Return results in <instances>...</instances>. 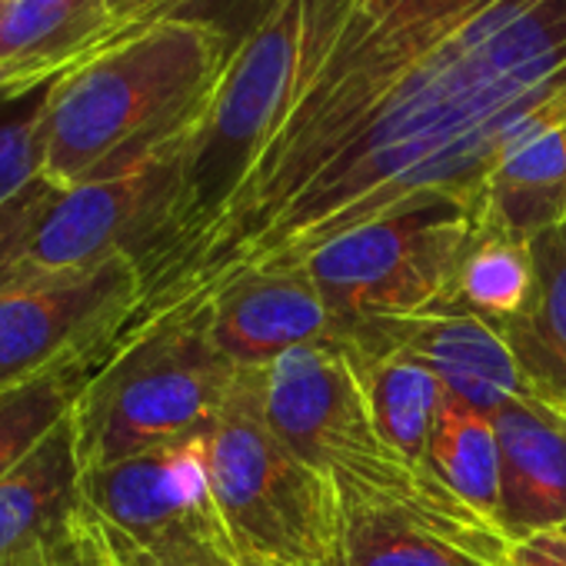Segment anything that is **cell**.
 <instances>
[{"label":"cell","mask_w":566,"mask_h":566,"mask_svg":"<svg viewBox=\"0 0 566 566\" xmlns=\"http://www.w3.org/2000/svg\"><path fill=\"white\" fill-rule=\"evenodd\" d=\"M483 233L530 243L566 220V124H549L516 140L490 174Z\"/></svg>","instance_id":"obj_16"},{"label":"cell","mask_w":566,"mask_h":566,"mask_svg":"<svg viewBox=\"0 0 566 566\" xmlns=\"http://www.w3.org/2000/svg\"><path fill=\"white\" fill-rule=\"evenodd\" d=\"M217 506L243 566H350V513L327 473L263 417V370L240 380L203 437Z\"/></svg>","instance_id":"obj_4"},{"label":"cell","mask_w":566,"mask_h":566,"mask_svg":"<svg viewBox=\"0 0 566 566\" xmlns=\"http://www.w3.org/2000/svg\"><path fill=\"white\" fill-rule=\"evenodd\" d=\"M84 467L71 413L0 476V566H61L77 549Z\"/></svg>","instance_id":"obj_11"},{"label":"cell","mask_w":566,"mask_h":566,"mask_svg":"<svg viewBox=\"0 0 566 566\" xmlns=\"http://www.w3.org/2000/svg\"><path fill=\"white\" fill-rule=\"evenodd\" d=\"M480 237V203L430 200L344 233L314 253L304 273L331 307L340 337L453 311L460 266Z\"/></svg>","instance_id":"obj_6"},{"label":"cell","mask_w":566,"mask_h":566,"mask_svg":"<svg viewBox=\"0 0 566 566\" xmlns=\"http://www.w3.org/2000/svg\"><path fill=\"white\" fill-rule=\"evenodd\" d=\"M240 370L210 340V311L120 337L71 407L84 473L210 433Z\"/></svg>","instance_id":"obj_5"},{"label":"cell","mask_w":566,"mask_h":566,"mask_svg":"<svg viewBox=\"0 0 566 566\" xmlns=\"http://www.w3.org/2000/svg\"><path fill=\"white\" fill-rule=\"evenodd\" d=\"M140 301L127 256L87 266L28 263L0 287V390L57 367H101Z\"/></svg>","instance_id":"obj_7"},{"label":"cell","mask_w":566,"mask_h":566,"mask_svg":"<svg viewBox=\"0 0 566 566\" xmlns=\"http://www.w3.org/2000/svg\"><path fill=\"white\" fill-rule=\"evenodd\" d=\"M566 124V0H297L283 104L227 200L140 283L120 337L430 200L480 203ZM117 337V340H120Z\"/></svg>","instance_id":"obj_1"},{"label":"cell","mask_w":566,"mask_h":566,"mask_svg":"<svg viewBox=\"0 0 566 566\" xmlns=\"http://www.w3.org/2000/svg\"><path fill=\"white\" fill-rule=\"evenodd\" d=\"M500 530L510 543L566 526V433L526 403L496 417Z\"/></svg>","instance_id":"obj_14"},{"label":"cell","mask_w":566,"mask_h":566,"mask_svg":"<svg viewBox=\"0 0 566 566\" xmlns=\"http://www.w3.org/2000/svg\"><path fill=\"white\" fill-rule=\"evenodd\" d=\"M427 467L463 503L500 526V443L493 417L447 394L430 440Z\"/></svg>","instance_id":"obj_18"},{"label":"cell","mask_w":566,"mask_h":566,"mask_svg":"<svg viewBox=\"0 0 566 566\" xmlns=\"http://www.w3.org/2000/svg\"><path fill=\"white\" fill-rule=\"evenodd\" d=\"M190 134L124 170L61 190L38 227L31 263L87 266L127 256L140 270L174 220Z\"/></svg>","instance_id":"obj_8"},{"label":"cell","mask_w":566,"mask_h":566,"mask_svg":"<svg viewBox=\"0 0 566 566\" xmlns=\"http://www.w3.org/2000/svg\"><path fill=\"white\" fill-rule=\"evenodd\" d=\"M530 297H533L530 243L483 233L460 266L453 287V311H470L503 327L526 311Z\"/></svg>","instance_id":"obj_19"},{"label":"cell","mask_w":566,"mask_h":566,"mask_svg":"<svg viewBox=\"0 0 566 566\" xmlns=\"http://www.w3.org/2000/svg\"><path fill=\"white\" fill-rule=\"evenodd\" d=\"M61 187L48 177L31 180L8 203H0V287L31 263V247L41 220L54 207Z\"/></svg>","instance_id":"obj_23"},{"label":"cell","mask_w":566,"mask_h":566,"mask_svg":"<svg viewBox=\"0 0 566 566\" xmlns=\"http://www.w3.org/2000/svg\"><path fill=\"white\" fill-rule=\"evenodd\" d=\"M266 8H270V0H190V8H187L184 18H197V21L217 24L237 44L263 18Z\"/></svg>","instance_id":"obj_25"},{"label":"cell","mask_w":566,"mask_h":566,"mask_svg":"<svg viewBox=\"0 0 566 566\" xmlns=\"http://www.w3.org/2000/svg\"><path fill=\"white\" fill-rule=\"evenodd\" d=\"M0 8H4V0H0Z\"/></svg>","instance_id":"obj_30"},{"label":"cell","mask_w":566,"mask_h":566,"mask_svg":"<svg viewBox=\"0 0 566 566\" xmlns=\"http://www.w3.org/2000/svg\"><path fill=\"white\" fill-rule=\"evenodd\" d=\"M0 94H4V91H0Z\"/></svg>","instance_id":"obj_31"},{"label":"cell","mask_w":566,"mask_h":566,"mask_svg":"<svg viewBox=\"0 0 566 566\" xmlns=\"http://www.w3.org/2000/svg\"><path fill=\"white\" fill-rule=\"evenodd\" d=\"M334 337L337 321L304 270L240 283L210 307V340L243 370H263L283 354Z\"/></svg>","instance_id":"obj_12"},{"label":"cell","mask_w":566,"mask_h":566,"mask_svg":"<svg viewBox=\"0 0 566 566\" xmlns=\"http://www.w3.org/2000/svg\"><path fill=\"white\" fill-rule=\"evenodd\" d=\"M77 536H81V533H77ZM61 566H84V556H81V543H77V549H74V553H71V556H67V559H64Z\"/></svg>","instance_id":"obj_29"},{"label":"cell","mask_w":566,"mask_h":566,"mask_svg":"<svg viewBox=\"0 0 566 566\" xmlns=\"http://www.w3.org/2000/svg\"><path fill=\"white\" fill-rule=\"evenodd\" d=\"M263 417L301 460L331 476L350 520L394 523L506 566L503 530L377 430L340 340L297 347L263 367Z\"/></svg>","instance_id":"obj_2"},{"label":"cell","mask_w":566,"mask_h":566,"mask_svg":"<svg viewBox=\"0 0 566 566\" xmlns=\"http://www.w3.org/2000/svg\"><path fill=\"white\" fill-rule=\"evenodd\" d=\"M114 44L107 0H4L0 91L24 94Z\"/></svg>","instance_id":"obj_13"},{"label":"cell","mask_w":566,"mask_h":566,"mask_svg":"<svg viewBox=\"0 0 566 566\" xmlns=\"http://www.w3.org/2000/svg\"><path fill=\"white\" fill-rule=\"evenodd\" d=\"M84 520H87V530L94 533L97 546L104 549V556L114 566H237V563L220 559V556L203 553V549H180V546H150V543H140L130 533L104 523L87 503H84Z\"/></svg>","instance_id":"obj_24"},{"label":"cell","mask_w":566,"mask_h":566,"mask_svg":"<svg viewBox=\"0 0 566 566\" xmlns=\"http://www.w3.org/2000/svg\"><path fill=\"white\" fill-rule=\"evenodd\" d=\"M203 437L87 470L84 503L140 543L203 549L243 566L210 486Z\"/></svg>","instance_id":"obj_9"},{"label":"cell","mask_w":566,"mask_h":566,"mask_svg":"<svg viewBox=\"0 0 566 566\" xmlns=\"http://www.w3.org/2000/svg\"><path fill=\"white\" fill-rule=\"evenodd\" d=\"M77 543H81L84 566H114V563L104 556V549L97 546V539H94V533L87 530V520H84V516H81V536H77Z\"/></svg>","instance_id":"obj_28"},{"label":"cell","mask_w":566,"mask_h":566,"mask_svg":"<svg viewBox=\"0 0 566 566\" xmlns=\"http://www.w3.org/2000/svg\"><path fill=\"white\" fill-rule=\"evenodd\" d=\"M506 566H566V526L510 543Z\"/></svg>","instance_id":"obj_27"},{"label":"cell","mask_w":566,"mask_h":566,"mask_svg":"<svg viewBox=\"0 0 566 566\" xmlns=\"http://www.w3.org/2000/svg\"><path fill=\"white\" fill-rule=\"evenodd\" d=\"M94 374L97 367L91 364H71L11 390H0V476L71 413Z\"/></svg>","instance_id":"obj_20"},{"label":"cell","mask_w":566,"mask_h":566,"mask_svg":"<svg viewBox=\"0 0 566 566\" xmlns=\"http://www.w3.org/2000/svg\"><path fill=\"white\" fill-rule=\"evenodd\" d=\"M230 54L233 38L197 18H164L97 51L51 91L44 177L67 190L187 137Z\"/></svg>","instance_id":"obj_3"},{"label":"cell","mask_w":566,"mask_h":566,"mask_svg":"<svg viewBox=\"0 0 566 566\" xmlns=\"http://www.w3.org/2000/svg\"><path fill=\"white\" fill-rule=\"evenodd\" d=\"M190 0H107V14L114 24V41L127 38L130 31L164 21V18H184Z\"/></svg>","instance_id":"obj_26"},{"label":"cell","mask_w":566,"mask_h":566,"mask_svg":"<svg viewBox=\"0 0 566 566\" xmlns=\"http://www.w3.org/2000/svg\"><path fill=\"white\" fill-rule=\"evenodd\" d=\"M57 81L24 94H0V203L44 177V117Z\"/></svg>","instance_id":"obj_21"},{"label":"cell","mask_w":566,"mask_h":566,"mask_svg":"<svg viewBox=\"0 0 566 566\" xmlns=\"http://www.w3.org/2000/svg\"><path fill=\"white\" fill-rule=\"evenodd\" d=\"M350 566H493L433 536L380 523H350Z\"/></svg>","instance_id":"obj_22"},{"label":"cell","mask_w":566,"mask_h":566,"mask_svg":"<svg viewBox=\"0 0 566 566\" xmlns=\"http://www.w3.org/2000/svg\"><path fill=\"white\" fill-rule=\"evenodd\" d=\"M533 297L503 324L526 387V407L566 433V220L530 240Z\"/></svg>","instance_id":"obj_15"},{"label":"cell","mask_w":566,"mask_h":566,"mask_svg":"<svg viewBox=\"0 0 566 566\" xmlns=\"http://www.w3.org/2000/svg\"><path fill=\"white\" fill-rule=\"evenodd\" d=\"M334 340L360 354L384 347L407 350L440 377L450 397L486 417H496L506 403L526 400L523 374L503 327L470 311H437L417 321L360 327Z\"/></svg>","instance_id":"obj_10"},{"label":"cell","mask_w":566,"mask_h":566,"mask_svg":"<svg viewBox=\"0 0 566 566\" xmlns=\"http://www.w3.org/2000/svg\"><path fill=\"white\" fill-rule=\"evenodd\" d=\"M347 350V347H344ZM364 394L370 400L377 430L410 460L427 467L430 440L447 400L440 377L407 350L384 347V350H347Z\"/></svg>","instance_id":"obj_17"}]
</instances>
